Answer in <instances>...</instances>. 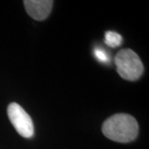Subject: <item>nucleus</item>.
Returning <instances> with one entry per match:
<instances>
[{
  "label": "nucleus",
  "instance_id": "f03ea898",
  "mask_svg": "<svg viewBox=\"0 0 149 149\" xmlns=\"http://www.w3.org/2000/svg\"><path fill=\"white\" fill-rule=\"evenodd\" d=\"M118 74L124 80L135 81L143 72V65L139 56L130 49L119 51L114 59Z\"/></svg>",
  "mask_w": 149,
  "mask_h": 149
},
{
  "label": "nucleus",
  "instance_id": "7ed1b4c3",
  "mask_svg": "<svg viewBox=\"0 0 149 149\" xmlns=\"http://www.w3.org/2000/svg\"><path fill=\"white\" fill-rule=\"evenodd\" d=\"M8 115L17 133L23 138H32L34 134L33 123L21 105L17 103H11L8 107Z\"/></svg>",
  "mask_w": 149,
  "mask_h": 149
},
{
  "label": "nucleus",
  "instance_id": "f257e3e1",
  "mask_svg": "<svg viewBox=\"0 0 149 149\" xmlns=\"http://www.w3.org/2000/svg\"><path fill=\"white\" fill-rule=\"evenodd\" d=\"M104 135L118 143H129L137 138L139 124L137 120L126 113H118L109 117L102 126Z\"/></svg>",
  "mask_w": 149,
  "mask_h": 149
},
{
  "label": "nucleus",
  "instance_id": "423d86ee",
  "mask_svg": "<svg viewBox=\"0 0 149 149\" xmlns=\"http://www.w3.org/2000/svg\"><path fill=\"white\" fill-rule=\"evenodd\" d=\"M94 54H95V58L103 63H108L109 62V56L108 54L100 48H95V51H94Z\"/></svg>",
  "mask_w": 149,
  "mask_h": 149
},
{
  "label": "nucleus",
  "instance_id": "20e7f679",
  "mask_svg": "<svg viewBox=\"0 0 149 149\" xmlns=\"http://www.w3.org/2000/svg\"><path fill=\"white\" fill-rule=\"evenodd\" d=\"M27 13L37 21L46 19L53 5L51 0H25L23 2Z\"/></svg>",
  "mask_w": 149,
  "mask_h": 149
},
{
  "label": "nucleus",
  "instance_id": "39448f33",
  "mask_svg": "<svg viewBox=\"0 0 149 149\" xmlns=\"http://www.w3.org/2000/svg\"><path fill=\"white\" fill-rule=\"evenodd\" d=\"M123 38L121 35L115 32L108 31L105 32L104 36V42L110 47H117L121 45Z\"/></svg>",
  "mask_w": 149,
  "mask_h": 149
}]
</instances>
